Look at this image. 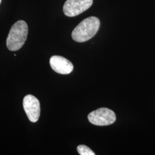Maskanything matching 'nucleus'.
Here are the masks:
<instances>
[{
	"label": "nucleus",
	"instance_id": "20e7f679",
	"mask_svg": "<svg viewBox=\"0 0 155 155\" xmlns=\"http://www.w3.org/2000/svg\"><path fill=\"white\" fill-rule=\"evenodd\" d=\"M93 2V0H67L63 12L67 16H77L90 8Z\"/></svg>",
	"mask_w": 155,
	"mask_h": 155
},
{
	"label": "nucleus",
	"instance_id": "7ed1b4c3",
	"mask_svg": "<svg viewBox=\"0 0 155 155\" xmlns=\"http://www.w3.org/2000/svg\"><path fill=\"white\" fill-rule=\"evenodd\" d=\"M87 118L90 123L97 126L109 125L116 120L114 112L106 107H102L91 111Z\"/></svg>",
	"mask_w": 155,
	"mask_h": 155
},
{
	"label": "nucleus",
	"instance_id": "6e6552de",
	"mask_svg": "<svg viewBox=\"0 0 155 155\" xmlns=\"http://www.w3.org/2000/svg\"><path fill=\"white\" fill-rule=\"evenodd\" d=\"M1 0H0V4H1Z\"/></svg>",
	"mask_w": 155,
	"mask_h": 155
},
{
	"label": "nucleus",
	"instance_id": "f257e3e1",
	"mask_svg": "<svg viewBox=\"0 0 155 155\" xmlns=\"http://www.w3.org/2000/svg\"><path fill=\"white\" fill-rule=\"evenodd\" d=\"M100 27V20L97 17H88L80 22L73 30L72 39L78 43L85 42L94 37Z\"/></svg>",
	"mask_w": 155,
	"mask_h": 155
},
{
	"label": "nucleus",
	"instance_id": "0eeeda50",
	"mask_svg": "<svg viewBox=\"0 0 155 155\" xmlns=\"http://www.w3.org/2000/svg\"><path fill=\"white\" fill-rule=\"evenodd\" d=\"M78 152L81 155H95L94 152L84 145H80L77 147Z\"/></svg>",
	"mask_w": 155,
	"mask_h": 155
},
{
	"label": "nucleus",
	"instance_id": "f03ea898",
	"mask_svg": "<svg viewBox=\"0 0 155 155\" xmlns=\"http://www.w3.org/2000/svg\"><path fill=\"white\" fill-rule=\"evenodd\" d=\"M28 32V25L25 21L19 20L15 23L6 39V46L8 50L11 51L20 50L27 40Z\"/></svg>",
	"mask_w": 155,
	"mask_h": 155
},
{
	"label": "nucleus",
	"instance_id": "39448f33",
	"mask_svg": "<svg viewBox=\"0 0 155 155\" xmlns=\"http://www.w3.org/2000/svg\"><path fill=\"white\" fill-rule=\"evenodd\" d=\"M23 107L29 121L37 122L40 114V105L38 98L32 95H26L23 100Z\"/></svg>",
	"mask_w": 155,
	"mask_h": 155
},
{
	"label": "nucleus",
	"instance_id": "423d86ee",
	"mask_svg": "<svg viewBox=\"0 0 155 155\" xmlns=\"http://www.w3.org/2000/svg\"><path fill=\"white\" fill-rule=\"evenodd\" d=\"M50 63L52 70L61 74H68L72 72L74 69L72 63L61 56H52L50 58Z\"/></svg>",
	"mask_w": 155,
	"mask_h": 155
}]
</instances>
